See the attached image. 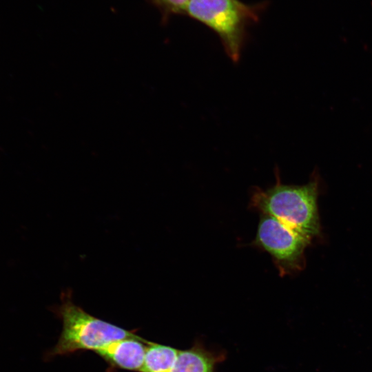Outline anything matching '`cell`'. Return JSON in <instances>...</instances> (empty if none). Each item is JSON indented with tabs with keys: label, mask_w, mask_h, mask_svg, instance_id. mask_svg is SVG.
<instances>
[{
	"label": "cell",
	"mask_w": 372,
	"mask_h": 372,
	"mask_svg": "<svg viewBox=\"0 0 372 372\" xmlns=\"http://www.w3.org/2000/svg\"><path fill=\"white\" fill-rule=\"evenodd\" d=\"M275 175L273 186L252 189L249 207L277 218L311 240L320 230L318 178L303 185H293L282 183L278 168Z\"/></svg>",
	"instance_id": "6da1fadb"
},
{
	"label": "cell",
	"mask_w": 372,
	"mask_h": 372,
	"mask_svg": "<svg viewBox=\"0 0 372 372\" xmlns=\"http://www.w3.org/2000/svg\"><path fill=\"white\" fill-rule=\"evenodd\" d=\"M62 296L59 311L63 320V331L51 355L67 354L79 350L96 351L113 341L136 336L90 315L72 301L68 292Z\"/></svg>",
	"instance_id": "7a4b0ae2"
},
{
	"label": "cell",
	"mask_w": 372,
	"mask_h": 372,
	"mask_svg": "<svg viewBox=\"0 0 372 372\" xmlns=\"http://www.w3.org/2000/svg\"><path fill=\"white\" fill-rule=\"evenodd\" d=\"M310 240L267 214H260L256 237L252 245L268 253L280 276L302 269L304 251Z\"/></svg>",
	"instance_id": "3957f363"
},
{
	"label": "cell",
	"mask_w": 372,
	"mask_h": 372,
	"mask_svg": "<svg viewBox=\"0 0 372 372\" xmlns=\"http://www.w3.org/2000/svg\"><path fill=\"white\" fill-rule=\"evenodd\" d=\"M185 11L219 35L234 61L239 59L245 16L244 6L236 0H190Z\"/></svg>",
	"instance_id": "277c9868"
},
{
	"label": "cell",
	"mask_w": 372,
	"mask_h": 372,
	"mask_svg": "<svg viewBox=\"0 0 372 372\" xmlns=\"http://www.w3.org/2000/svg\"><path fill=\"white\" fill-rule=\"evenodd\" d=\"M148 344L136 335L113 341L96 352L118 367L141 371Z\"/></svg>",
	"instance_id": "5b68a950"
},
{
	"label": "cell",
	"mask_w": 372,
	"mask_h": 372,
	"mask_svg": "<svg viewBox=\"0 0 372 372\" xmlns=\"http://www.w3.org/2000/svg\"><path fill=\"white\" fill-rule=\"evenodd\" d=\"M214 355L200 346L179 351L171 372H213Z\"/></svg>",
	"instance_id": "8992f818"
},
{
	"label": "cell",
	"mask_w": 372,
	"mask_h": 372,
	"mask_svg": "<svg viewBox=\"0 0 372 372\" xmlns=\"http://www.w3.org/2000/svg\"><path fill=\"white\" fill-rule=\"evenodd\" d=\"M178 351L169 346L149 342L141 372H171Z\"/></svg>",
	"instance_id": "52a82bcc"
},
{
	"label": "cell",
	"mask_w": 372,
	"mask_h": 372,
	"mask_svg": "<svg viewBox=\"0 0 372 372\" xmlns=\"http://www.w3.org/2000/svg\"><path fill=\"white\" fill-rule=\"evenodd\" d=\"M190 0H156V3L167 10L179 12L185 11Z\"/></svg>",
	"instance_id": "ba28073f"
}]
</instances>
